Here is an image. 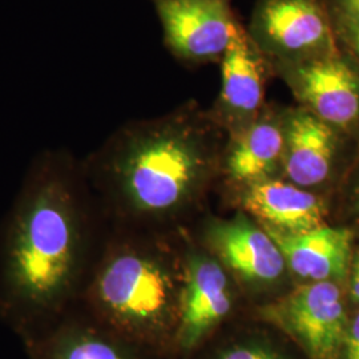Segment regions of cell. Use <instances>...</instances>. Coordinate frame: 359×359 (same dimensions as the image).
I'll return each mask as SVG.
<instances>
[{
  "label": "cell",
  "mask_w": 359,
  "mask_h": 359,
  "mask_svg": "<svg viewBox=\"0 0 359 359\" xmlns=\"http://www.w3.org/2000/svg\"><path fill=\"white\" fill-rule=\"evenodd\" d=\"M87 250L75 181L50 169L27 182L0 248V314L25 339L65 316L83 283Z\"/></svg>",
  "instance_id": "1"
},
{
  "label": "cell",
  "mask_w": 359,
  "mask_h": 359,
  "mask_svg": "<svg viewBox=\"0 0 359 359\" xmlns=\"http://www.w3.org/2000/svg\"><path fill=\"white\" fill-rule=\"evenodd\" d=\"M228 136L191 102L121 136L104 167L116 210L137 222L182 215L221 173Z\"/></svg>",
  "instance_id": "2"
},
{
  "label": "cell",
  "mask_w": 359,
  "mask_h": 359,
  "mask_svg": "<svg viewBox=\"0 0 359 359\" xmlns=\"http://www.w3.org/2000/svg\"><path fill=\"white\" fill-rule=\"evenodd\" d=\"M185 283V257L148 238L108 246L86 286L90 318L142 350L175 348Z\"/></svg>",
  "instance_id": "3"
},
{
  "label": "cell",
  "mask_w": 359,
  "mask_h": 359,
  "mask_svg": "<svg viewBox=\"0 0 359 359\" xmlns=\"http://www.w3.org/2000/svg\"><path fill=\"white\" fill-rule=\"evenodd\" d=\"M246 29L271 67L299 65L339 51L325 0H256Z\"/></svg>",
  "instance_id": "4"
},
{
  "label": "cell",
  "mask_w": 359,
  "mask_h": 359,
  "mask_svg": "<svg viewBox=\"0 0 359 359\" xmlns=\"http://www.w3.org/2000/svg\"><path fill=\"white\" fill-rule=\"evenodd\" d=\"M358 152L357 139L299 105L285 107L283 179L311 192L338 189Z\"/></svg>",
  "instance_id": "5"
},
{
  "label": "cell",
  "mask_w": 359,
  "mask_h": 359,
  "mask_svg": "<svg viewBox=\"0 0 359 359\" xmlns=\"http://www.w3.org/2000/svg\"><path fill=\"white\" fill-rule=\"evenodd\" d=\"M345 285L301 283L294 290L261 309L308 359H335L351 313Z\"/></svg>",
  "instance_id": "6"
},
{
  "label": "cell",
  "mask_w": 359,
  "mask_h": 359,
  "mask_svg": "<svg viewBox=\"0 0 359 359\" xmlns=\"http://www.w3.org/2000/svg\"><path fill=\"white\" fill-rule=\"evenodd\" d=\"M273 72L299 107L359 140V65L345 52L273 67Z\"/></svg>",
  "instance_id": "7"
},
{
  "label": "cell",
  "mask_w": 359,
  "mask_h": 359,
  "mask_svg": "<svg viewBox=\"0 0 359 359\" xmlns=\"http://www.w3.org/2000/svg\"><path fill=\"white\" fill-rule=\"evenodd\" d=\"M221 88L209 112L228 137L249 127L265 108V90L274 76L268 57L240 22L221 60Z\"/></svg>",
  "instance_id": "8"
},
{
  "label": "cell",
  "mask_w": 359,
  "mask_h": 359,
  "mask_svg": "<svg viewBox=\"0 0 359 359\" xmlns=\"http://www.w3.org/2000/svg\"><path fill=\"white\" fill-rule=\"evenodd\" d=\"M205 234L206 250L248 287L269 290L290 274L278 245L244 213L212 221Z\"/></svg>",
  "instance_id": "9"
},
{
  "label": "cell",
  "mask_w": 359,
  "mask_h": 359,
  "mask_svg": "<svg viewBox=\"0 0 359 359\" xmlns=\"http://www.w3.org/2000/svg\"><path fill=\"white\" fill-rule=\"evenodd\" d=\"M172 53L191 65L221 62L238 20L231 0H154Z\"/></svg>",
  "instance_id": "10"
},
{
  "label": "cell",
  "mask_w": 359,
  "mask_h": 359,
  "mask_svg": "<svg viewBox=\"0 0 359 359\" xmlns=\"http://www.w3.org/2000/svg\"><path fill=\"white\" fill-rule=\"evenodd\" d=\"M231 273L208 250L185 255V283L175 348L189 353L204 344L236 305Z\"/></svg>",
  "instance_id": "11"
},
{
  "label": "cell",
  "mask_w": 359,
  "mask_h": 359,
  "mask_svg": "<svg viewBox=\"0 0 359 359\" xmlns=\"http://www.w3.org/2000/svg\"><path fill=\"white\" fill-rule=\"evenodd\" d=\"M283 112L285 107L266 104L249 127L228 137L221 173L238 189L283 179Z\"/></svg>",
  "instance_id": "12"
},
{
  "label": "cell",
  "mask_w": 359,
  "mask_h": 359,
  "mask_svg": "<svg viewBox=\"0 0 359 359\" xmlns=\"http://www.w3.org/2000/svg\"><path fill=\"white\" fill-rule=\"evenodd\" d=\"M264 229L281 249L290 276L301 283H346L355 246V234L346 226L326 225L299 234Z\"/></svg>",
  "instance_id": "13"
},
{
  "label": "cell",
  "mask_w": 359,
  "mask_h": 359,
  "mask_svg": "<svg viewBox=\"0 0 359 359\" xmlns=\"http://www.w3.org/2000/svg\"><path fill=\"white\" fill-rule=\"evenodd\" d=\"M240 191L245 212L266 229L299 234L327 225L329 208L321 193L302 189L285 179L261 181Z\"/></svg>",
  "instance_id": "14"
},
{
  "label": "cell",
  "mask_w": 359,
  "mask_h": 359,
  "mask_svg": "<svg viewBox=\"0 0 359 359\" xmlns=\"http://www.w3.org/2000/svg\"><path fill=\"white\" fill-rule=\"evenodd\" d=\"M31 359H151L154 354L132 345L88 318L63 316L46 330L25 339Z\"/></svg>",
  "instance_id": "15"
},
{
  "label": "cell",
  "mask_w": 359,
  "mask_h": 359,
  "mask_svg": "<svg viewBox=\"0 0 359 359\" xmlns=\"http://www.w3.org/2000/svg\"><path fill=\"white\" fill-rule=\"evenodd\" d=\"M210 359H299L292 348L261 330L237 334L224 341Z\"/></svg>",
  "instance_id": "16"
},
{
  "label": "cell",
  "mask_w": 359,
  "mask_h": 359,
  "mask_svg": "<svg viewBox=\"0 0 359 359\" xmlns=\"http://www.w3.org/2000/svg\"><path fill=\"white\" fill-rule=\"evenodd\" d=\"M342 192V206L354 234L359 231V152L345 180L338 188Z\"/></svg>",
  "instance_id": "17"
},
{
  "label": "cell",
  "mask_w": 359,
  "mask_h": 359,
  "mask_svg": "<svg viewBox=\"0 0 359 359\" xmlns=\"http://www.w3.org/2000/svg\"><path fill=\"white\" fill-rule=\"evenodd\" d=\"M332 16L334 34L337 44L341 51L348 55L355 63L359 65V26L344 19Z\"/></svg>",
  "instance_id": "18"
},
{
  "label": "cell",
  "mask_w": 359,
  "mask_h": 359,
  "mask_svg": "<svg viewBox=\"0 0 359 359\" xmlns=\"http://www.w3.org/2000/svg\"><path fill=\"white\" fill-rule=\"evenodd\" d=\"M335 359H359V310L350 316L346 334Z\"/></svg>",
  "instance_id": "19"
},
{
  "label": "cell",
  "mask_w": 359,
  "mask_h": 359,
  "mask_svg": "<svg viewBox=\"0 0 359 359\" xmlns=\"http://www.w3.org/2000/svg\"><path fill=\"white\" fill-rule=\"evenodd\" d=\"M345 290H346L347 302L350 309L359 310V244L354 246V250L351 255L346 283H345Z\"/></svg>",
  "instance_id": "20"
},
{
  "label": "cell",
  "mask_w": 359,
  "mask_h": 359,
  "mask_svg": "<svg viewBox=\"0 0 359 359\" xmlns=\"http://www.w3.org/2000/svg\"><path fill=\"white\" fill-rule=\"evenodd\" d=\"M330 15L359 26V0H325Z\"/></svg>",
  "instance_id": "21"
}]
</instances>
